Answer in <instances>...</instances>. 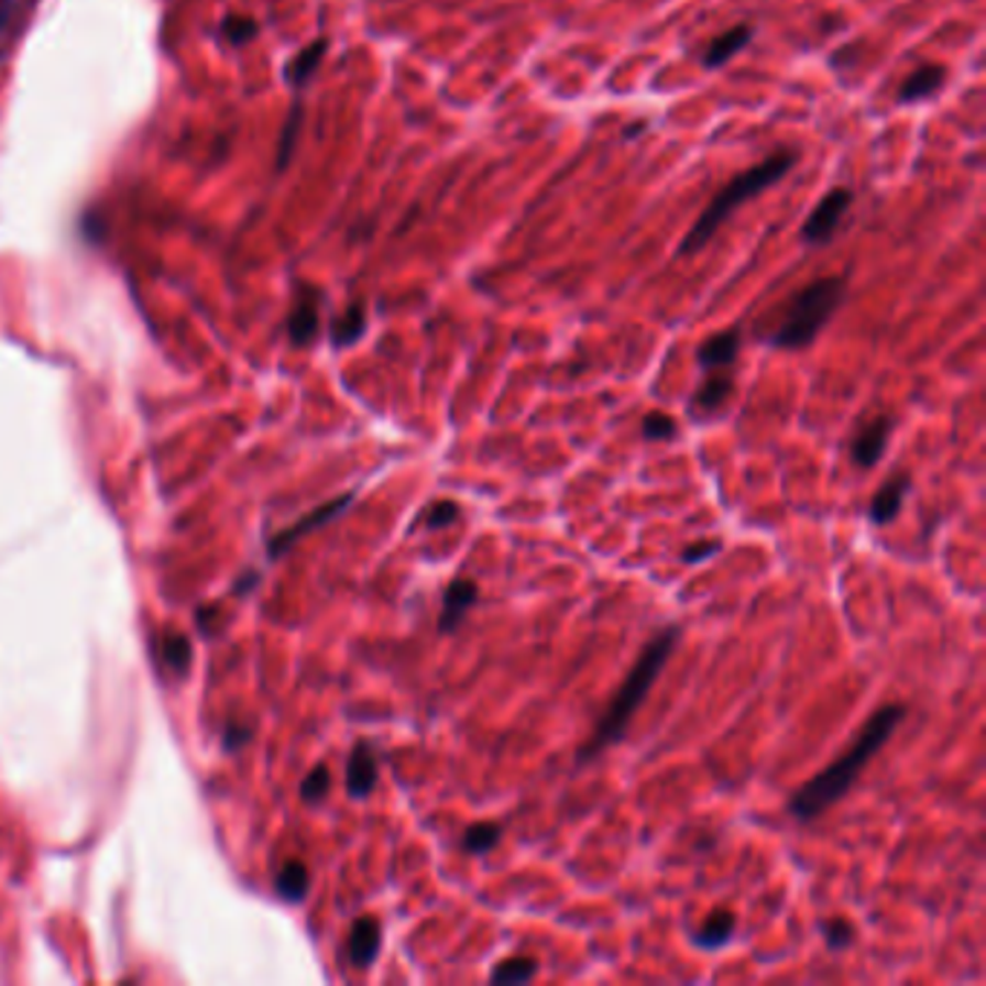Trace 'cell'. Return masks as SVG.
<instances>
[{"instance_id":"d6986e66","label":"cell","mask_w":986,"mask_h":986,"mask_svg":"<svg viewBox=\"0 0 986 986\" xmlns=\"http://www.w3.org/2000/svg\"><path fill=\"white\" fill-rule=\"evenodd\" d=\"M732 388L735 385H732L730 373H712V376L703 380L698 394H694V408H700V412H717L732 396Z\"/></svg>"},{"instance_id":"4fadbf2b","label":"cell","mask_w":986,"mask_h":986,"mask_svg":"<svg viewBox=\"0 0 986 986\" xmlns=\"http://www.w3.org/2000/svg\"><path fill=\"white\" fill-rule=\"evenodd\" d=\"M943 85H946V67H940V64H920V67L902 81L897 99H900L902 105H914V101H923L929 99V96L938 94Z\"/></svg>"},{"instance_id":"3957f363","label":"cell","mask_w":986,"mask_h":986,"mask_svg":"<svg viewBox=\"0 0 986 986\" xmlns=\"http://www.w3.org/2000/svg\"><path fill=\"white\" fill-rule=\"evenodd\" d=\"M796 160H799V156H796V151H778V154L767 156L764 163L753 165L749 172H744V174H738L735 179H730V183H726V186L717 191L715 200L709 202L706 209H703V215L698 218V223L691 226L689 232H686V238L680 241V246H677V258L698 255L700 249L706 246V243L715 238L717 229H721V226L730 220V215L738 209L741 202L764 195V191H767L773 183H778V179L790 172L792 165H796Z\"/></svg>"},{"instance_id":"7c38bea8","label":"cell","mask_w":986,"mask_h":986,"mask_svg":"<svg viewBox=\"0 0 986 986\" xmlns=\"http://www.w3.org/2000/svg\"><path fill=\"white\" fill-rule=\"evenodd\" d=\"M382 949V925L373 917H359L348 938V952L353 966H371Z\"/></svg>"},{"instance_id":"9a60e30c","label":"cell","mask_w":986,"mask_h":986,"mask_svg":"<svg viewBox=\"0 0 986 986\" xmlns=\"http://www.w3.org/2000/svg\"><path fill=\"white\" fill-rule=\"evenodd\" d=\"M319 333V293L304 289L296 302V310L289 316V336L296 344H310Z\"/></svg>"},{"instance_id":"ffe728a7","label":"cell","mask_w":986,"mask_h":986,"mask_svg":"<svg viewBox=\"0 0 986 986\" xmlns=\"http://www.w3.org/2000/svg\"><path fill=\"white\" fill-rule=\"evenodd\" d=\"M365 333V307L362 304H350L348 310L333 321V344L336 348H348V344L359 342Z\"/></svg>"},{"instance_id":"44dd1931","label":"cell","mask_w":986,"mask_h":986,"mask_svg":"<svg viewBox=\"0 0 986 986\" xmlns=\"http://www.w3.org/2000/svg\"><path fill=\"white\" fill-rule=\"evenodd\" d=\"M325 50H327V41L325 39L313 41L310 47H304L302 53H298L296 58L289 62V67H287V81H289V85L302 87L304 81H307V78H310L313 73H316V67H319V64H321V58H325Z\"/></svg>"},{"instance_id":"30bf717a","label":"cell","mask_w":986,"mask_h":986,"mask_svg":"<svg viewBox=\"0 0 986 986\" xmlns=\"http://www.w3.org/2000/svg\"><path fill=\"white\" fill-rule=\"evenodd\" d=\"M350 501H353V492H348V495L333 497V501H327V504L319 506V510H313V513L307 515V518L298 521L296 527H289L287 533H281V536L275 538V541H272V556H278V552L287 550V547L293 541H298V538H302V536H307V533H313V529H316V527L327 524V521L336 518V515H339V513H344V510H348V506H350Z\"/></svg>"},{"instance_id":"cb8c5ba5","label":"cell","mask_w":986,"mask_h":986,"mask_svg":"<svg viewBox=\"0 0 986 986\" xmlns=\"http://www.w3.org/2000/svg\"><path fill=\"white\" fill-rule=\"evenodd\" d=\"M822 934H824V946L833 949V952H842V949H847L856 938L854 925L847 923L845 917H833V920H828V923L822 925Z\"/></svg>"},{"instance_id":"603a6c76","label":"cell","mask_w":986,"mask_h":986,"mask_svg":"<svg viewBox=\"0 0 986 986\" xmlns=\"http://www.w3.org/2000/svg\"><path fill=\"white\" fill-rule=\"evenodd\" d=\"M188 660H191V645L183 634H168L163 637V662L165 668H172L174 675L183 677L188 671Z\"/></svg>"},{"instance_id":"6da1fadb","label":"cell","mask_w":986,"mask_h":986,"mask_svg":"<svg viewBox=\"0 0 986 986\" xmlns=\"http://www.w3.org/2000/svg\"><path fill=\"white\" fill-rule=\"evenodd\" d=\"M906 717V706L902 703H888L865 721V726L859 730L856 741L847 746L845 753L839 755L836 762L831 764L822 773H815L808 785L799 787L792 792L790 799V813L799 819V822H813L815 815H822L824 810H831L842 796H845L854 781L859 778L868 762L874 755L888 744V738L894 735V730L900 726V721Z\"/></svg>"},{"instance_id":"ac0fdd59","label":"cell","mask_w":986,"mask_h":986,"mask_svg":"<svg viewBox=\"0 0 986 986\" xmlns=\"http://www.w3.org/2000/svg\"><path fill=\"white\" fill-rule=\"evenodd\" d=\"M538 975V961L529 955H515L501 961L492 969L490 980L497 986H513V984H527Z\"/></svg>"},{"instance_id":"9c48e42d","label":"cell","mask_w":986,"mask_h":986,"mask_svg":"<svg viewBox=\"0 0 986 986\" xmlns=\"http://www.w3.org/2000/svg\"><path fill=\"white\" fill-rule=\"evenodd\" d=\"M380 781V764H376V755H373L371 744L359 741L353 746L348 762V792L353 799H368Z\"/></svg>"},{"instance_id":"f546056e","label":"cell","mask_w":986,"mask_h":986,"mask_svg":"<svg viewBox=\"0 0 986 986\" xmlns=\"http://www.w3.org/2000/svg\"><path fill=\"white\" fill-rule=\"evenodd\" d=\"M18 0H0V30L9 24V15H12V9H15Z\"/></svg>"},{"instance_id":"5bb4252c","label":"cell","mask_w":986,"mask_h":986,"mask_svg":"<svg viewBox=\"0 0 986 986\" xmlns=\"http://www.w3.org/2000/svg\"><path fill=\"white\" fill-rule=\"evenodd\" d=\"M753 35L755 30L749 24L732 26V30H726L723 35H717V39L706 47V53H703V67H709V70L723 67V64L730 62V58H735V55L753 41Z\"/></svg>"},{"instance_id":"4316f807","label":"cell","mask_w":986,"mask_h":986,"mask_svg":"<svg viewBox=\"0 0 986 986\" xmlns=\"http://www.w3.org/2000/svg\"><path fill=\"white\" fill-rule=\"evenodd\" d=\"M460 515V506L454 501H437L431 510L426 513V527L428 529H440V527H449L454 524Z\"/></svg>"},{"instance_id":"2e32d148","label":"cell","mask_w":986,"mask_h":986,"mask_svg":"<svg viewBox=\"0 0 986 986\" xmlns=\"http://www.w3.org/2000/svg\"><path fill=\"white\" fill-rule=\"evenodd\" d=\"M310 891V870L307 865L296 863V859H289L284 868L278 870V877H275V894H278L281 900L287 902H302Z\"/></svg>"},{"instance_id":"e0dca14e","label":"cell","mask_w":986,"mask_h":986,"mask_svg":"<svg viewBox=\"0 0 986 986\" xmlns=\"http://www.w3.org/2000/svg\"><path fill=\"white\" fill-rule=\"evenodd\" d=\"M732 932H735V914L726 909H715L703 920L698 932H694V943L703 949H721L726 946Z\"/></svg>"},{"instance_id":"52a82bcc","label":"cell","mask_w":986,"mask_h":986,"mask_svg":"<svg viewBox=\"0 0 986 986\" xmlns=\"http://www.w3.org/2000/svg\"><path fill=\"white\" fill-rule=\"evenodd\" d=\"M474 605H478V584L472 579H454L446 584L443 607H440V620H437L440 634H451L458 628Z\"/></svg>"},{"instance_id":"7402d4cb","label":"cell","mask_w":986,"mask_h":986,"mask_svg":"<svg viewBox=\"0 0 986 986\" xmlns=\"http://www.w3.org/2000/svg\"><path fill=\"white\" fill-rule=\"evenodd\" d=\"M497 842H501V828L492 822L469 824L467 833H463V847L469 854H490Z\"/></svg>"},{"instance_id":"d4e9b609","label":"cell","mask_w":986,"mask_h":986,"mask_svg":"<svg viewBox=\"0 0 986 986\" xmlns=\"http://www.w3.org/2000/svg\"><path fill=\"white\" fill-rule=\"evenodd\" d=\"M677 435V423L668 414L651 412L643 417V437L645 440H671Z\"/></svg>"},{"instance_id":"277c9868","label":"cell","mask_w":986,"mask_h":986,"mask_svg":"<svg viewBox=\"0 0 986 986\" xmlns=\"http://www.w3.org/2000/svg\"><path fill=\"white\" fill-rule=\"evenodd\" d=\"M847 296V281L842 275L815 278L804 289H799L787 304L785 316L776 325L769 344L778 350H801L815 342L822 327L833 319V313L842 307Z\"/></svg>"},{"instance_id":"484cf974","label":"cell","mask_w":986,"mask_h":986,"mask_svg":"<svg viewBox=\"0 0 986 986\" xmlns=\"http://www.w3.org/2000/svg\"><path fill=\"white\" fill-rule=\"evenodd\" d=\"M327 790H330V769H327L325 764H319V767H313L310 773H307V778H304L302 799L321 801L327 796Z\"/></svg>"},{"instance_id":"f1b7e54d","label":"cell","mask_w":986,"mask_h":986,"mask_svg":"<svg viewBox=\"0 0 986 986\" xmlns=\"http://www.w3.org/2000/svg\"><path fill=\"white\" fill-rule=\"evenodd\" d=\"M226 32H229V39L241 44V41H249L255 35L258 24L252 18H229V21H226Z\"/></svg>"},{"instance_id":"8fae6325","label":"cell","mask_w":986,"mask_h":986,"mask_svg":"<svg viewBox=\"0 0 986 986\" xmlns=\"http://www.w3.org/2000/svg\"><path fill=\"white\" fill-rule=\"evenodd\" d=\"M741 350V330L738 327H730V330H721V333L709 336L706 342L698 348V362L700 368L706 371H721V368H730L735 359H738Z\"/></svg>"},{"instance_id":"ba28073f","label":"cell","mask_w":986,"mask_h":986,"mask_svg":"<svg viewBox=\"0 0 986 986\" xmlns=\"http://www.w3.org/2000/svg\"><path fill=\"white\" fill-rule=\"evenodd\" d=\"M911 492V478L909 472L891 474L883 486L877 490V495L870 497V513L868 518L877 524V527H886L888 521H894L900 515L902 501Z\"/></svg>"},{"instance_id":"8992f818","label":"cell","mask_w":986,"mask_h":986,"mask_svg":"<svg viewBox=\"0 0 986 986\" xmlns=\"http://www.w3.org/2000/svg\"><path fill=\"white\" fill-rule=\"evenodd\" d=\"M891 417H874L868 426H863V431L854 437L851 443V460H854L859 469H874L883 460L888 449V440H891Z\"/></svg>"},{"instance_id":"5b68a950","label":"cell","mask_w":986,"mask_h":986,"mask_svg":"<svg viewBox=\"0 0 986 986\" xmlns=\"http://www.w3.org/2000/svg\"><path fill=\"white\" fill-rule=\"evenodd\" d=\"M851 202H854L851 188L836 186L833 191H828L822 200L815 202L804 226H801V241L810 243V246H824L828 241H833V234H836L839 223L845 220Z\"/></svg>"},{"instance_id":"83f0119b","label":"cell","mask_w":986,"mask_h":986,"mask_svg":"<svg viewBox=\"0 0 986 986\" xmlns=\"http://www.w3.org/2000/svg\"><path fill=\"white\" fill-rule=\"evenodd\" d=\"M717 550H721V541H709V538H703V541L689 544V547L680 552V559H683L686 565H700V561L712 559Z\"/></svg>"},{"instance_id":"7a4b0ae2","label":"cell","mask_w":986,"mask_h":986,"mask_svg":"<svg viewBox=\"0 0 986 986\" xmlns=\"http://www.w3.org/2000/svg\"><path fill=\"white\" fill-rule=\"evenodd\" d=\"M677 639H680V625H668V628H662L651 643L645 645L643 654L637 657V662L631 666L628 677L622 680V686L616 689L611 703H607L605 715L599 717V723L593 726L588 744L579 746V755H576L579 764L593 762V758H599V755L605 753L607 746H614L616 741H622V735L628 730V723L634 721L637 709L643 706V700L648 698L654 680L662 675L668 657H671V651L677 648Z\"/></svg>"}]
</instances>
